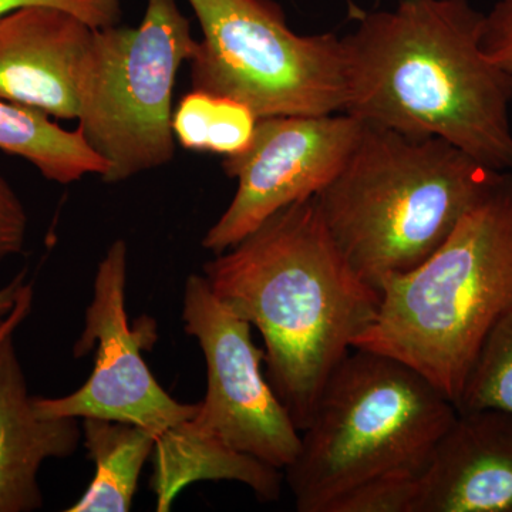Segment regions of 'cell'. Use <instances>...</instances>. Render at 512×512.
<instances>
[{
  "label": "cell",
  "instance_id": "6da1fadb",
  "mask_svg": "<svg viewBox=\"0 0 512 512\" xmlns=\"http://www.w3.org/2000/svg\"><path fill=\"white\" fill-rule=\"evenodd\" d=\"M484 25L468 0H400L365 13L342 37L343 113L512 170V74L485 55Z\"/></svg>",
  "mask_w": 512,
  "mask_h": 512
},
{
  "label": "cell",
  "instance_id": "7a4b0ae2",
  "mask_svg": "<svg viewBox=\"0 0 512 512\" xmlns=\"http://www.w3.org/2000/svg\"><path fill=\"white\" fill-rule=\"evenodd\" d=\"M202 275L261 333L266 379L305 430L330 375L375 322L382 295L346 261L315 197L275 212Z\"/></svg>",
  "mask_w": 512,
  "mask_h": 512
},
{
  "label": "cell",
  "instance_id": "3957f363",
  "mask_svg": "<svg viewBox=\"0 0 512 512\" xmlns=\"http://www.w3.org/2000/svg\"><path fill=\"white\" fill-rule=\"evenodd\" d=\"M436 137L365 124L338 175L316 195L346 261L380 292L433 255L500 178Z\"/></svg>",
  "mask_w": 512,
  "mask_h": 512
},
{
  "label": "cell",
  "instance_id": "277c9868",
  "mask_svg": "<svg viewBox=\"0 0 512 512\" xmlns=\"http://www.w3.org/2000/svg\"><path fill=\"white\" fill-rule=\"evenodd\" d=\"M380 295L355 348L412 367L457 406L485 339L512 312V175L501 173L444 244Z\"/></svg>",
  "mask_w": 512,
  "mask_h": 512
},
{
  "label": "cell",
  "instance_id": "5b68a950",
  "mask_svg": "<svg viewBox=\"0 0 512 512\" xmlns=\"http://www.w3.org/2000/svg\"><path fill=\"white\" fill-rule=\"evenodd\" d=\"M457 414L412 367L353 348L323 387L301 450L284 470L296 511L336 512L365 488L419 485Z\"/></svg>",
  "mask_w": 512,
  "mask_h": 512
},
{
  "label": "cell",
  "instance_id": "8992f818",
  "mask_svg": "<svg viewBox=\"0 0 512 512\" xmlns=\"http://www.w3.org/2000/svg\"><path fill=\"white\" fill-rule=\"evenodd\" d=\"M200 40L177 0H148L140 25L94 30L77 79V120L109 170L106 184L174 160L173 92Z\"/></svg>",
  "mask_w": 512,
  "mask_h": 512
},
{
  "label": "cell",
  "instance_id": "52a82bcc",
  "mask_svg": "<svg viewBox=\"0 0 512 512\" xmlns=\"http://www.w3.org/2000/svg\"><path fill=\"white\" fill-rule=\"evenodd\" d=\"M187 2L202 32L192 90L237 100L258 120L345 111L342 37L298 35L274 0Z\"/></svg>",
  "mask_w": 512,
  "mask_h": 512
},
{
  "label": "cell",
  "instance_id": "ba28073f",
  "mask_svg": "<svg viewBox=\"0 0 512 512\" xmlns=\"http://www.w3.org/2000/svg\"><path fill=\"white\" fill-rule=\"evenodd\" d=\"M181 318L207 363V393L192 426L208 439L284 471L301 450V431L262 372L265 350L255 345L252 326L198 274L185 282Z\"/></svg>",
  "mask_w": 512,
  "mask_h": 512
},
{
  "label": "cell",
  "instance_id": "9c48e42d",
  "mask_svg": "<svg viewBox=\"0 0 512 512\" xmlns=\"http://www.w3.org/2000/svg\"><path fill=\"white\" fill-rule=\"evenodd\" d=\"M128 249L117 239L101 259L74 356L96 348L92 375L76 392L62 397H33L36 412L47 419H109L136 424L156 444L184 427L198 403L174 400L148 369L136 330L128 323L126 288Z\"/></svg>",
  "mask_w": 512,
  "mask_h": 512
},
{
  "label": "cell",
  "instance_id": "30bf717a",
  "mask_svg": "<svg viewBox=\"0 0 512 512\" xmlns=\"http://www.w3.org/2000/svg\"><path fill=\"white\" fill-rule=\"evenodd\" d=\"M363 128L346 113L258 120L251 144L222 163L225 175L238 181L237 192L202 248L221 254L275 212L316 197L342 170Z\"/></svg>",
  "mask_w": 512,
  "mask_h": 512
},
{
  "label": "cell",
  "instance_id": "8fae6325",
  "mask_svg": "<svg viewBox=\"0 0 512 512\" xmlns=\"http://www.w3.org/2000/svg\"><path fill=\"white\" fill-rule=\"evenodd\" d=\"M94 30L53 6H28L0 19V100L76 120L77 79Z\"/></svg>",
  "mask_w": 512,
  "mask_h": 512
},
{
  "label": "cell",
  "instance_id": "7c38bea8",
  "mask_svg": "<svg viewBox=\"0 0 512 512\" xmlns=\"http://www.w3.org/2000/svg\"><path fill=\"white\" fill-rule=\"evenodd\" d=\"M410 512H512V414L458 413L434 448Z\"/></svg>",
  "mask_w": 512,
  "mask_h": 512
},
{
  "label": "cell",
  "instance_id": "4fadbf2b",
  "mask_svg": "<svg viewBox=\"0 0 512 512\" xmlns=\"http://www.w3.org/2000/svg\"><path fill=\"white\" fill-rule=\"evenodd\" d=\"M82 440L79 419L36 412L10 333L0 342V512L40 510V467L72 456Z\"/></svg>",
  "mask_w": 512,
  "mask_h": 512
},
{
  "label": "cell",
  "instance_id": "5bb4252c",
  "mask_svg": "<svg viewBox=\"0 0 512 512\" xmlns=\"http://www.w3.org/2000/svg\"><path fill=\"white\" fill-rule=\"evenodd\" d=\"M83 441L96 474L86 493L67 512H127L133 505L141 471L153 456L156 439L136 424L89 417Z\"/></svg>",
  "mask_w": 512,
  "mask_h": 512
},
{
  "label": "cell",
  "instance_id": "9a60e30c",
  "mask_svg": "<svg viewBox=\"0 0 512 512\" xmlns=\"http://www.w3.org/2000/svg\"><path fill=\"white\" fill-rule=\"evenodd\" d=\"M0 150L23 158L60 185L89 174L103 177L109 165L87 144L79 127L64 130L42 111L0 100Z\"/></svg>",
  "mask_w": 512,
  "mask_h": 512
},
{
  "label": "cell",
  "instance_id": "2e32d148",
  "mask_svg": "<svg viewBox=\"0 0 512 512\" xmlns=\"http://www.w3.org/2000/svg\"><path fill=\"white\" fill-rule=\"evenodd\" d=\"M258 123L245 104L229 97L185 94L173 114L174 136L185 150L235 156L251 144Z\"/></svg>",
  "mask_w": 512,
  "mask_h": 512
},
{
  "label": "cell",
  "instance_id": "e0dca14e",
  "mask_svg": "<svg viewBox=\"0 0 512 512\" xmlns=\"http://www.w3.org/2000/svg\"><path fill=\"white\" fill-rule=\"evenodd\" d=\"M456 409L458 413L493 409L512 414V312L485 339Z\"/></svg>",
  "mask_w": 512,
  "mask_h": 512
},
{
  "label": "cell",
  "instance_id": "ac0fdd59",
  "mask_svg": "<svg viewBox=\"0 0 512 512\" xmlns=\"http://www.w3.org/2000/svg\"><path fill=\"white\" fill-rule=\"evenodd\" d=\"M28 6H53L79 16L94 29L120 25V0H0V19Z\"/></svg>",
  "mask_w": 512,
  "mask_h": 512
},
{
  "label": "cell",
  "instance_id": "d6986e66",
  "mask_svg": "<svg viewBox=\"0 0 512 512\" xmlns=\"http://www.w3.org/2000/svg\"><path fill=\"white\" fill-rule=\"evenodd\" d=\"M28 222L25 205L0 174V264L23 251Z\"/></svg>",
  "mask_w": 512,
  "mask_h": 512
},
{
  "label": "cell",
  "instance_id": "ffe728a7",
  "mask_svg": "<svg viewBox=\"0 0 512 512\" xmlns=\"http://www.w3.org/2000/svg\"><path fill=\"white\" fill-rule=\"evenodd\" d=\"M483 50L497 66L512 74V0H500L485 15Z\"/></svg>",
  "mask_w": 512,
  "mask_h": 512
},
{
  "label": "cell",
  "instance_id": "44dd1931",
  "mask_svg": "<svg viewBox=\"0 0 512 512\" xmlns=\"http://www.w3.org/2000/svg\"><path fill=\"white\" fill-rule=\"evenodd\" d=\"M33 305V286L32 284L23 285L22 291L19 293L18 302H16L15 309L6 322L0 326V342L10 335L15 333V330L22 325L23 320L28 318L30 311H32Z\"/></svg>",
  "mask_w": 512,
  "mask_h": 512
},
{
  "label": "cell",
  "instance_id": "7402d4cb",
  "mask_svg": "<svg viewBox=\"0 0 512 512\" xmlns=\"http://www.w3.org/2000/svg\"><path fill=\"white\" fill-rule=\"evenodd\" d=\"M25 279L26 271L20 272L8 285L0 288V326L6 322L10 313L15 309L19 293L22 291L23 285L26 284Z\"/></svg>",
  "mask_w": 512,
  "mask_h": 512
}]
</instances>
